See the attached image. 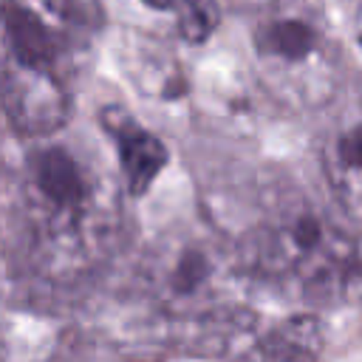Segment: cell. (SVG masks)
Wrapping results in <instances>:
<instances>
[{
  "label": "cell",
  "instance_id": "obj_8",
  "mask_svg": "<svg viewBox=\"0 0 362 362\" xmlns=\"http://www.w3.org/2000/svg\"><path fill=\"white\" fill-rule=\"evenodd\" d=\"M322 348L320 339V328L311 317H291L283 325H277L257 348L260 356L269 359H305V356H317Z\"/></svg>",
  "mask_w": 362,
  "mask_h": 362
},
{
  "label": "cell",
  "instance_id": "obj_5",
  "mask_svg": "<svg viewBox=\"0 0 362 362\" xmlns=\"http://www.w3.org/2000/svg\"><path fill=\"white\" fill-rule=\"evenodd\" d=\"M0 99L11 127L25 139H48L68 122L71 102L54 68L11 59L3 68Z\"/></svg>",
  "mask_w": 362,
  "mask_h": 362
},
{
  "label": "cell",
  "instance_id": "obj_3",
  "mask_svg": "<svg viewBox=\"0 0 362 362\" xmlns=\"http://www.w3.org/2000/svg\"><path fill=\"white\" fill-rule=\"evenodd\" d=\"M260 79L274 96L294 107L322 105L337 85V62L331 42L305 14L274 8L255 23L252 31Z\"/></svg>",
  "mask_w": 362,
  "mask_h": 362
},
{
  "label": "cell",
  "instance_id": "obj_1",
  "mask_svg": "<svg viewBox=\"0 0 362 362\" xmlns=\"http://www.w3.org/2000/svg\"><path fill=\"white\" fill-rule=\"evenodd\" d=\"M240 249L249 269L320 303L351 291L362 272L354 238L303 201H283L263 215Z\"/></svg>",
  "mask_w": 362,
  "mask_h": 362
},
{
  "label": "cell",
  "instance_id": "obj_4",
  "mask_svg": "<svg viewBox=\"0 0 362 362\" xmlns=\"http://www.w3.org/2000/svg\"><path fill=\"white\" fill-rule=\"evenodd\" d=\"M223 263L215 246L198 238L170 240L150 260V280L158 300L175 314H204L218 303Z\"/></svg>",
  "mask_w": 362,
  "mask_h": 362
},
{
  "label": "cell",
  "instance_id": "obj_7",
  "mask_svg": "<svg viewBox=\"0 0 362 362\" xmlns=\"http://www.w3.org/2000/svg\"><path fill=\"white\" fill-rule=\"evenodd\" d=\"M322 167L339 209L354 223H362V122L328 141Z\"/></svg>",
  "mask_w": 362,
  "mask_h": 362
},
{
  "label": "cell",
  "instance_id": "obj_9",
  "mask_svg": "<svg viewBox=\"0 0 362 362\" xmlns=\"http://www.w3.org/2000/svg\"><path fill=\"white\" fill-rule=\"evenodd\" d=\"M144 3L158 11H173L178 31L192 42L206 40V34L215 25V14L204 0H144Z\"/></svg>",
  "mask_w": 362,
  "mask_h": 362
},
{
  "label": "cell",
  "instance_id": "obj_6",
  "mask_svg": "<svg viewBox=\"0 0 362 362\" xmlns=\"http://www.w3.org/2000/svg\"><path fill=\"white\" fill-rule=\"evenodd\" d=\"M119 156V167L124 175V187L130 195H144L158 173L167 167V147L164 141L133 122L124 110H105L102 116Z\"/></svg>",
  "mask_w": 362,
  "mask_h": 362
},
{
  "label": "cell",
  "instance_id": "obj_2",
  "mask_svg": "<svg viewBox=\"0 0 362 362\" xmlns=\"http://www.w3.org/2000/svg\"><path fill=\"white\" fill-rule=\"evenodd\" d=\"M25 206L40 263L51 274H76L102 246V187L90 167L62 144L25 161Z\"/></svg>",
  "mask_w": 362,
  "mask_h": 362
}]
</instances>
